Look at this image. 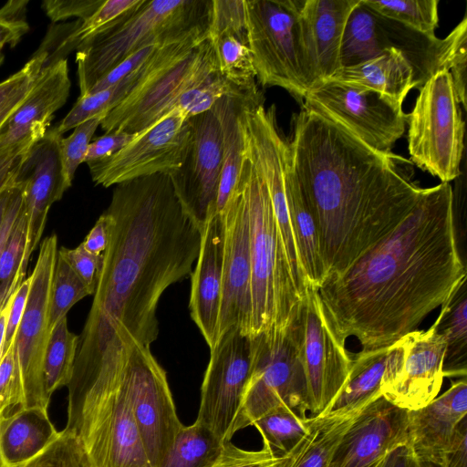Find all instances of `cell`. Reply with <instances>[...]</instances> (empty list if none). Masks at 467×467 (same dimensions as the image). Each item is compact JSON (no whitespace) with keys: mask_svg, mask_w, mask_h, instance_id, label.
<instances>
[{"mask_svg":"<svg viewBox=\"0 0 467 467\" xmlns=\"http://www.w3.org/2000/svg\"><path fill=\"white\" fill-rule=\"evenodd\" d=\"M105 212L109 241L67 386L68 419L118 388L132 347L150 348L157 339L160 298L191 275L201 245L202 233L183 212L169 174L116 184Z\"/></svg>","mask_w":467,"mask_h":467,"instance_id":"6da1fadb","label":"cell"},{"mask_svg":"<svg viewBox=\"0 0 467 467\" xmlns=\"http://www.w3.org/2000/svg\"><path fill=\"white\" fill-rule=\"evenodd\" d=\"M455 237L451 184L423 189L391 233L317 289L337 339L355 337L366 352L416 330L466 277Z\"/></svg>","mask_w":467,"mask_h":467,"instance_id":"7a4b0ae2","label":"cell"},{"mask_svg":"<svg viewBox=\"0 0 467 467\" xmlns=\"http://www.w3.org/2000/svg\"><path fill=\"white\" fill-rule=\"evenodd\" d=\"M292 165L316 220L326 277L347 270L412 211L423 188L411 161L373 150L302 107L288 140Z\"/></svg>","mask_w":467,"mask_h":467,"instance_id":"3957f363","label":"cell"},{"mask_svg":"<svg viewBox=\"0 0 467 467\" xmlns=\"http://www.w3.org/2000/svg\"><path fill=\"white\" fill-rule=\"evenodd\" d=\"M212 0H142L119 23L77 48L80 96L130 55L207 34Z\"/></svg>","mask_w":467,"mask_h":467,"instance_id":"277c9868","label":"cell"},{"mask_svg":"<svg viewBox=\"0 0 467 467\" xmlns=\"http://www.w3.org/2000/svg\"><path fill=\"white\" fill-rule=\"evenodd\" d=\"M249 215L252 263L250 337L286 328L297 314L301 296L295 285L267 188L243 155L240 169Z\"/></svg>","mask_w":467,"mask_h":467,"instance_id":"5b68a950","label":"cell"},{"mask_svg":"<svg viewBox=\"0 0 467 467\" xmlns=\"http://www.w3.org/2000/svg\"><path fill=\"white\" fill-rule=\"evenodd\" d=\"M218 71L207 34L160 47L130 93L102 119L106 132L140 133L177 109L181 97Z\"/></svg>","mask_w":467,"mask_h":467,"instance_id":"8992f818","label":"cell"},{"mask_svg":"<svg viewBox=\"0 0 467 467\" xmlns=\"http://www.w3.org/2000/svg\"><path fill=\"white\" fill-rule=\"evenodd\" d=\"M467 37L466 16L445 37L420 33L387 18L360 0L351 12L342 39L341 67L358 64L386 49L399 51L411 66L416 88L433 75L450 68L459 43Z\"/></svg>","mask_w":467,"mask_h":467,"instance_id":"52a82bcc","label":"cell"},{"mask_svg":"<svg viewBox=\"0 0 467 467\" xmlns=\"http://www.w3.org/2000/svg\"><path fill=\"white\" fill-rule=\"evenodd\" d=\"M302 0H244L248 45L262 87H280L303 102L306 82L299 8Z\"/></svg>","mask_w":467,"mask_h":467,"instance_id":"ba28073f","label":"cell"},{"mask_svg":"<svg viewBox=\"0 0 467 467\" xmlns=\"http://www.w3.org/2000/svg\"><path fill=\"white\" fill-rule=\"evenodd\" d=\"M419 90L407 114L410 161L441 182H450L461 175L464 150V120L450 73L437 72Z\"/></svg>","mask_w":467,"mask_h":467,"instance_id":"9c48e42d","label":"cell"},{"mask_svg":"<svg viewBox=\"0 0 467 467\" xmlns=\"http://www.w3.org/2000/svg\"><path fill=\"white\" fill-rule=\"evenodd\" d=\"M251 340V368L237 431L252 426L268 410L285 405L307 418V390L291 324L270 329Z\"/></svg>","mask_w":467,"mask_h":467,"instance_id":"30bf717a","label":"cell"},{"mask_svg":"<svg viewBox=\"0 0 467 467\" xmlns=\"http://www.w3.org/2000/svg\"><path fill=\"white\" fill-rule=\"evenodd\" d=\"M302 107L332 120L381 153L391 152L407 122L402 106L391 99L373 90L332 79L311 88Z\"/></svg>","mask_w":467,"mask_h":467,"instance_id":"8fae6325","label":"cell"},{"mask_svg":"<svg viewBox=\"0 0 467 467\" xmlns=\"http://www.w3.org/2000/svg\"><path fill=\"white\" fill-rule=\"evenodd\" d=\"M311 417L325 414L346 382L352 358L330 329L317 288L306 285L292 321Z\"/></svg>","mask_w":467,"mask_h":467,"instance_id":"7c38bea8","label":"cell"},{"mask_svg":"<svg viewBox=\"0 0 467 467\" xmlns=\"http://www.w3.org/2000/svg\"><path fill=\"white\" fill-rule=\"evenodd\" d=\"M120 383L148 459L152 467H158L183 424L176 411L166 371L150 348H131Z\"/></svg>","mask_w":467,"mask_h":467,"instance_id":"4fadbf2b","label":"cell"},{"mask_svg":"<svg viewBox=\"0 0 467 467\" xmlns=\"http://www.w3.org/2000/svg\"><path fill=\"white\" fill-rule=\"evenodd\" d=\"M196 422L223 442L237 432L244 394L251 368L250 337L237 327L226 331L210 348Z\"/></svg>","mask_w":467,"mask_h":467,"instance_id":"5bb4252c","label":"cell"},{"mask_svg":"<svg viewBox=\"0 0 467 467\" xmlns=\"http://www.w3.org/2000/svg\"><path fill=\"white\" fill-rule=\"evenodd\" d=\"M57 251L56 234L46 237L40 244L36 263L29 275L31 284L26 309L15 337L25 408L47 410L50 400L45 389L43 362L50 335V289Z\"/></svg>","mask_w":467,"mask_h":467,"instance_id":"9a60e30c","label":"cell"},{"mask_svg":"<svg viewBox=\"0 0 467 467\" xmlns=\"http://www.w3.org/2000/svg\"><path fill=\"white\" fill-rule=\"evenodd\" d=\"M189 139L188 117L174 109L117 153L88 164L92 181L109 187L158 173L170 175L182 165Z\"/></svg>","mask_w":467,"mask_h":467,"instance_id":"2e32d148","label":"cell"},{"mask_svg":"<svg viewBox=\"0 0 467 467\" xmlns=\"http://www.w3.org/2000/svg\"><path fill=\"white\" fill-rule=\"evenodd\" d=\"M190 139L182 165L170 178L186 215L201 233L217 213L223 166L221 126L213 109L188 118Z\"/></svg>","mask_w":467,"mask_h":467,"instance_id":"e0dca14e","label":"cell"},{"mask_svg":"<svg viewBox=\"0 0 467 467\" xmlns=\"http://www.w3.org/2000/svg\"><path fill=\"white\" fill-rule=\"evenodd\" d=\"M445 351V338L433 325L427 330L407 334L394 343L380 387L381 396L408 411L429 404L442 385Z\"/></svg>","mask_w":467,"mask_h":467,"instance_id":"ac0fdd59","label":"cell"},{"mask_svg":"<svg viewBox=\"0 0 467 467\" xmlns=\"http://www.w3.org/2000/svg\"><path fill=\"white\" fill-rule=\"evenodd\" d=\"M223 224V260L217 340L232 327L250 337L252 263L247 200L242 178L219 213Z\"/></svg>","mask_w":467,"mask_h":467,"instance_id":"d6986e66","label":"cell"},{"mask_svg":"<svg viewBox=\"0 0 467 467\" xmlns=\"http://www.w3.org/2000/svg\"><path fill=\"white\" fill-rule=\"evenodd\" d=\"M61 138L55 127L47 130L26 152L16 174L15 182L23 189L27 214V262L41 240L49 208L70 187L63 172Z\"/></svg>","mask_w":467,"mask_h":467,"instance_id":"ffe728a7","label":"cell"},{"mask_svg":"<svg viewBox=\"0 0 467 467\" xmlns=\"http://www.w3.org/2000/svg\"><path fill=\"white\" fill-rule=\"evenodd\" d=\"M359 1L302 0L299 26L308 91L341 67L345 28Z\"/></svg>","mask_w":467,"mask_h":467,"instance_id":"44dd1931","label":"cell"},{"mask_svg":"<svg viewBox=\"0 0 467 467\" xmlns=\"http://www.w3.org/2000/svg\"><path fill=\"white\" fill-rule=\"evenodd\" d=\"M408 410L382 396L356 418L328 467H375L392 449L408 441Z\"/></svg>","mask_w":467,"mask_h":467,"instance_id":"7402d4cb","label":"cell"},{"mask_svg":"<svg viewBox=\"0 0 467 467\" xmlns=\"http://www.w3.org/2000/svg\"><path fill=\"white\" fill-rule=\"evenodd\" d=\"M69 90L67 58L43 66L26 97L0 130V148L43 137Z\"/></svg>","mask_w":467,"mask_h":467,"instance_id":"603a6c76","label":"cell"},{"mask_svg":"<svg viewBox=\"0 0 467 467\" xmlns=\"http://www.w3.org/2000/svg\"><path fill=\"white\" fill-rule=\"evenodd\" d=\"M223 224L216 213L202 233L196 265L191 274L189 309L208 347L217 342L223 286Z\"/></svg>","mask_w":467,"mask_h":467,"instance_id":"cb8c5ba5","label":"cell"},{"mask_svg":"<svg viewBox=\"0 0 467 467\" xmlns=\"http://www.w3.org/2000/svg\"><path fill=\"white\" fill-rule=\"evenodd\" d=\"M467 416V382H454L426 406L408 411V441L420 462L444 466L457 427Z\"/></svg>","mask_w":467,"mask_h":467,"instance_id":"d4e9b609","label":"cell"},{"mask_svg":"<svg viewBox=\"0 0 467 467\" xmlns=\"http://www.w3.org/2000/svg\"><path fill=\"white\" fill-rule=\"evenodd\" d=\"M207 36L220 75L245 89L258 88L248 45L244 0H212Z\"/></svg>","mask_w":467,"mask_h":467,"instance_id":"484cf974","label":"cell"},{"mask_svg":"<svg viewBox=\"0 0 467 467\" xmlns=\"http://www.w3.org/2000/svg\"><path fill=\"white\" fill-rule=\"evenodd\" d=\"M329 79L373 90L400 106L408 93L416 88L411 66L394 49H386L358 64L342 67Z\"/></svg>","mask_w":467,"mask_h":467,"instance_id":"4316f807","label":"cell"},{"mask_svg":"<svg viewBox=\"0 0 467 467\" xmlns=\"http://www.w3.org/2000/svg\"><path fill=\"white\" fill-rule=\"evenodd\" d=\"M285 192L289 222L306 285L319 288L326 278L316 220L294 171L289 144L285 155Z\"/></svg>","mask_w":467,"mask_h":467,"instance_id":"83f0119b","label":"cell"},{"mask_svg":"<svg viewBox=\"0 0 467 467\" xmlns=\"http://www.w3.org/2000/svg\"><path fill=\"white\" fill-rule=\"evenodd\" d=\"M47 410L23 408L0 418V448L7 467H19L46 450L60 435Z\"/></svg>","mask_w":467,"mask_h":467,"instance_id":"f1b7e54d","label":"cell"},{"mask_svg":"<svg viewBox=\"0 0 467 467\" xmlns=\"http://www.w3.org/2000/svg\"><path fill=\"white\" fill-rule=\"evenodd\" d=\"M364 409L334 410L310 417L307 432L285 453L283 467H328L343 436Z\"/></svg>","mask_w":467,"mask_h":467,"instance_id":"f546056e","label":"cell"},{"mask_svg":"<svg viewBox=\"0 0 467 467\" xmlns=\"http://www.w3.org/2000/svg\"><path fill=\"white\" fill-rule=\"evenodd\" d=\"M263 98L262 92L248 96H224L213 107L221 126L223 166L219 183L217 213L228 202L237 182L243 161V136L239 116L244 105Z\"/></svg>","mask_w":467,"mask_h":467,"instance_id":"4dcf8cb0","label":"cell"},{"mask_svg":"<svg viewBox=\"0 0 467 467\" xmlns=\"http://www.w3.org/2000/svg\"><path fill=\"white\" fill-rule=\"evenodd\" d=\"M393 348L394 344L357 354L348 377L327 412L364 409L381 397L380 387Z\"/></svg>","mask_w":467,"mask_h":467,"instance_id":"1f68e13d","label":"cell"},{"mask_svg":"<svg viewBox=\"0 0 467 467\" xmlns=\"http://www.w3.org/2000/svg\"><path fill=\"white\" fill-rule=\"evenodd\" d=\"M446 341L443 376H465L467 370V288L466 277L442 303L432 324Z\"/></svg>","mask_w":467,"mask_h":467,"instance_id":"d6a6232c","label":"cell"},{"mask_svg":"<svg viewBox=\"0 0 467 467\" xmlns=\"http://www.w3.org/2000/svg\"><path fill=\"white\" fill-rule=\"evenodd\" d=\"M223 444L211 430L196 421L182 425L158 467H213Z\"/></svg>","mask_w":467,"mask_h":467,"instance_id":"836d02e7","label":"cell"},{"mask_svg":"<svg viewBox=\"0 0 467 467\" xmlns=\"http://www.w3.org/2000/svg\"><path fill=\"white\" fill-rule=\"evenodd\" d=\"M79 337L69 331L67 317L51 329L43 362L45 389L47 396L67 386L73 373Z\"/></svg>","mask_w":467,"mask_h":467,"instance_id":"e575fe53","label":"cell"},{"mask_svg":"<svg viewBox=\"0 0 467 467\" xmlns=\"http://www.w3.org/2000/svg\"><path fill=\"white\" fill-rule=\"evenodd\" d=\"M150 58L119 84L93 94L79 96L70 111L55 126L57 133L62 136L88 119L105 116L119 105L139 83L148 68Z\"/></svg>","mask_w":467,"mask_h":467,"instance_id":"d590c367","label":"cell"},{"mask_svg":"<svg viewBox=\"0 0 467 467\" xmlns=\"http://www.w3.org/2000/svg\"><path fill=\"white\" fill-rule=\"evenodd\" d=\"M309 420L310 417L301 418L287 406L280 405L265 412L252 426L261 434L264 446L276 455H283L306 435Z\"/></svg>","mask_w":467,"mask_h":467,"instance_id":"8d00e7d4","label":"cell"},{"mask_svg":"<svg viewBox=\"0 0 467 467\" xmlns=\"http://www.w3.org/2000/svg\"><path fill=\"white\" fill-rule=\"evenodd\" d=\"M27 214L24 204L13 226L0 259V308L26 279Z\"/></svg>","mask_w":467,"mask_h":467,"instance_id":"74e56055","label":"cell"},{"mask_svg":"<svg viewBox=\"0 0 467 467\" xmlns=\"http://www.w3.org/2000/svg\"><path fill=\"white\" fill-rule=\"evenodd\" d=\"M382 16L397 21L420 33L434 35L439 15L437 0H361Z\"/></svg>","mask_w":467,"mask_h":467,"instance_id":"f35d334b","label":"cell"},{"mask_svg":"<svg viewBox=\"0 0 467 467\" xmlns=\"http://www.w3.org/2000/svg\"><path fill=\"white\" fill-rule=\"evenodd\" d=\"M87 296L91 295L84 282L57 253L50 289V332L61 318L67 317L70 308Z\"/></svg>","mask_w":467,"mask_h":467,"instance_id":"ab89813d","label":"cell"},{"mask_svg":"<svg viewBox=\"0 0 467 467\" xmlns=\"http://www.w3.org/2000/svg\"><path fill=\"white\" fill-rule=\"evenodd\" d=\"M19 467H95L82 441L63 430L39 455Z\"/></svg>","mask_w":467,"mask_h":467,"instance_id":"60d3db41","label":"cell"},{"mask_svg":"<svg viewBox=\"0 0 467 467\" xmlns=\"http://www.w3.org/2000/svg\"><path fill=\"white\" fill-rule=\"evenodd\" d=\"M103 117L98 116L80 123L68 137H62L59 140L63 172L69 186L78 167L85 161L88 145Z\"/></svg>","mask_w":467,"mask_h":467,"instance_id":"b9f144b4","label":"cell"},{"mask_svg":"<svg viewBox=\"0 0 467 467\" xmlns=\"http://www.w3.org/2000/svg\"><path fill=\"white\" fill-rule=\"evenodd\" d=\"M47 54L36 51L16 73L0 82V115L17 107L32 88L46 63Z\"/></svg>","mask_w":467,"mask_h":467,"instance_id":"7bdbcfd3","label":"cell"},{"mask_svg":"<svg viewBox=\"0 0 467 467\" xmlns=\"http://www.w3.org/2000/svg\"><path fill=\"white\" fill-rule=\"evenodd\" d=\"M25 408V395L15 341L0 360V418Z\"/></svg>","mask_w":467,"mask_h":467,"instance_id":"ee69618b","label":"cell"},{"mask_svg":"<svg viewBox=\"0 0 467 467\" xmlns=\"http://www.w3.org/2000/svg\"><path fill=\"white\" fill-rule=\"evenodd\" d=\"M285 454L276 455L264 446L259 451L244 450L231 441L224 442L222 452L213 467H283Z\"/></svg>","mask_w":467,"mask_h":467,"instance_id":"f6af8a7d","label":"cell"},{"mask_svg":"<svg viewBox=\"0 0 467 467\" xmlns=\"http://www.w3.org/2000/svg\"><path fill=\"white\" fill-rule=\"evenodd\" d=\"M27 0H11L0 8V65L5 45L15 47L29 31L26 20Z\"/></svg>","mask_w":467,"mask_h":467,"instance_id":"bcb514c9","label":"cell"},{"mask_svg":"<svg viewBox=\"0 0 467 467\" xmlns=\"http://www.w3.org/2000/svg\"><path fill=\"white\" fill-rule=\"evenodd\" d=\"M94 295L103 264V254L96 255L88 252L81 244L76 248L64 246L57 251Z\"/></svg>","mask_w":467,"mask_h":467,"instance_id":"7dc6e473","label":"cell"},{"mask_svg":"<svg viewBox=\"0 0 467 467\" xmlns=\"http://www.w3.org/2000/svg\"><path fill=\"white\" fill-rule=\"evenodd\" d=\"M104 0H46L42 7L53 23L70 17L84 20L92 15Z\"/></svg>","mask_w":467,"mask_h":467,"instance_id":"c3c4849f","label":"cell"},{"mask_svg":"<svg viewBox=\"0 0 467 467\" xmlns=\"http://www.w3.org/2000/svg\"><path fill=\"white\" fill-rule=\"evenodd\" d=\"M161 46H150L130 55L119 65L111 69L107 75L101 78L90 88L87 95L104 90L108 88L119 84L126 78H128L130 74H132L134 71H136L139 67H140Z\"/></svg>","mask_w":467,"mask_h":467,"instance_id":"681fc988","label":"cell"},{"mask_svg":"<svg viewBox=\"0 0 467 467\" xmlns=\"http://www.w3.org/2000/svg\"><path fill=\"white\" fill-rule=\"evenodd\" d=\"M138 134L126 131L106 132L89 143L84 162L90 164L112 156L132 141Z\"/></svg>","mask_w":467,"mask_h":467,"instance_id":"f907efd6","label":"cell"},{"mask_svg":"<svg viewBox=\"0 0 467 467\" xmlns=\"http://www.w3.org/2000/svg\"><path fill=\"white\" fill-rule=\"evenodd\" d=\"M30 284L31 280L30 276H28L12 294L11 304L6 317L3 355L15 341L16 331L26 309Z\"/></svg>","mask_w":467,"mask_h":467,"instance_id":"816d5d0a","label":"cell"},{"mask_svg":"<svg viewBox=\"0 0 467 467\" xmlns=\"http://www.w3.org/2000/svg\"><path fill=\"white\" fill-rule=\"evenodd\" d=\"M37 140L32 139L16 145L0 148V192L14 182L26 152Z\"/></svg>","mask_w":467,"mask_h":467,"instance_id":"f5cc1de1","label":"cell"},{"mask_svg":"<svg viewBox=\"0 0 467 467\" xmlns=\"http://www.w3.org/2000/svg\"><path fill=\"white\" fill-rule=\"evenodd\" d=\"M466 39L463 38L458 45L451 61L449 73L456 93L458 101L466 109V67H467V50Z\"/></svg>","mask_w":467,"mask_h":467,"instance_id":"db71d44e","label":"cell"},{"mask_svg":"<svg viewBox=\"0 0 467 467\" xmlns=\"http://www.w3.org/2000/svg\"><path fill=\"white\" fill-rule=\"evenodd\" d=\"M110 226L111 218L104 212L86 235L81 245L93 254H103L109 244Z\"/></svg>","mask_w":467,"mask_h":467,"instance_id":"11a10c76","label":"cell"},{"mask_svg":"<svg viewBox=\"0 0 467 467\" xmlns=\"http://www.w3.org/2000/svg\"><path fill=\"white\" fill-rule=\"evenodd\" d=\"M23 204V189L20 184L14 182L6 206L4 223L0 232V259Z\"/></svg>","mask_w":467,"mask_h":467,"instance_id":"9f6ffc18","label":"cell"},{"mask_svg":"<svg viewBox=\"0 0 467 467\" xmlns=\"http://www.w3.org/2000/svg\"><path fill=\"white\" fill-rule=\"evenodd\" d=\"M445 467H467V416L459 423L446 454Z\"/></svg>","mask_w":467,"mask_h":467,"instance_id":"6f0895ef","label":"cell"},{"mask_svg":"<svg viewBox=\"0 0 467 467\" xmlns=\"http://www.w3.org/2000/svg\"><path fill=\"white\" fill-rule=\"evenodd\" d=\"M375 467H421L420 461L409 441L388 452Z\"/></svg>","mask_w":467,"mask_h":467,"instance_id":"680465c9","label":"cell"},{"mask_svg":"<svg viewBox=\"0 0 467 467\" xmlns=\"http://www.w3.org/2000/svg\"><path fill=\"white\" fill-rule=\"evenodd\" d=\"M11 297H12V295L8 297V299L5 302V304L0 308V360L3 356L5 324H6V317H7L9 306L11 304Z\"/></svg>","mask_w":467,"mask_h":467,"instance_id":"91938a15","label":"cell"},{"mask_svg":"<svg viewBox=\"0 0 467 467\" xmlns=\"http://www.w3.org/2000/svg\"><path fill=\"white\" fill-rule=\"evenodd\" d=\"M15 182V181H14ZM14 182L0 192V232L4 223L7 202L11 194Z\"/></svg>","mask_w":467,"mask_h":467,"instance_id":"94428289","label":"cell"},{"mask_svg":"<svg viewBox=\"0 0 467 467\" xmlns=\"http://www.w3.org/2000/svg\"><path fill=\"white\" fill-rule=\"evenodd\" d=\"M21 104V103H20ZM19 104V105H20ZM18 105V106H19ZM17 106V107H18ZM14 108V109H8L6 110L5 112H4L3 114L0 115V130L3 128V126L5 125V121L8 119V118L10 117V115L16 110V109L17 108Z\"/></svg>","mask_w":467,"mask_h":467,"instance_id":"6125c7cd","label":"cell"},{"mask_svg":"<svg viewBox=\"0 0 467 467\" xmlns=\"http://www.w3.org/2000/svg\"><path fill=\"white\" fill-rule=\"evenodd\" d=\"M421 467H445L441 464L432 462H420Z\"/></svg>","mask_w":467,"mask_h":467,"instance_id":"be15d7a7","label":"cell"},{"mask_svg":"<svg viewBox=\"0 0 467 467\" xmlns=\"http://www.w3.org/2000/svg\"><path fill=\"white\" fill-rule=\"evenodd\" d=\"M0 467H7V465L5 464V462L4 461V458H3V455H2V451H1V448H0Z\"/></svg>","mask_w":467,"mask_h":467,"instance_id":"e7e4bbea","label":"cell"}]
</instances>
